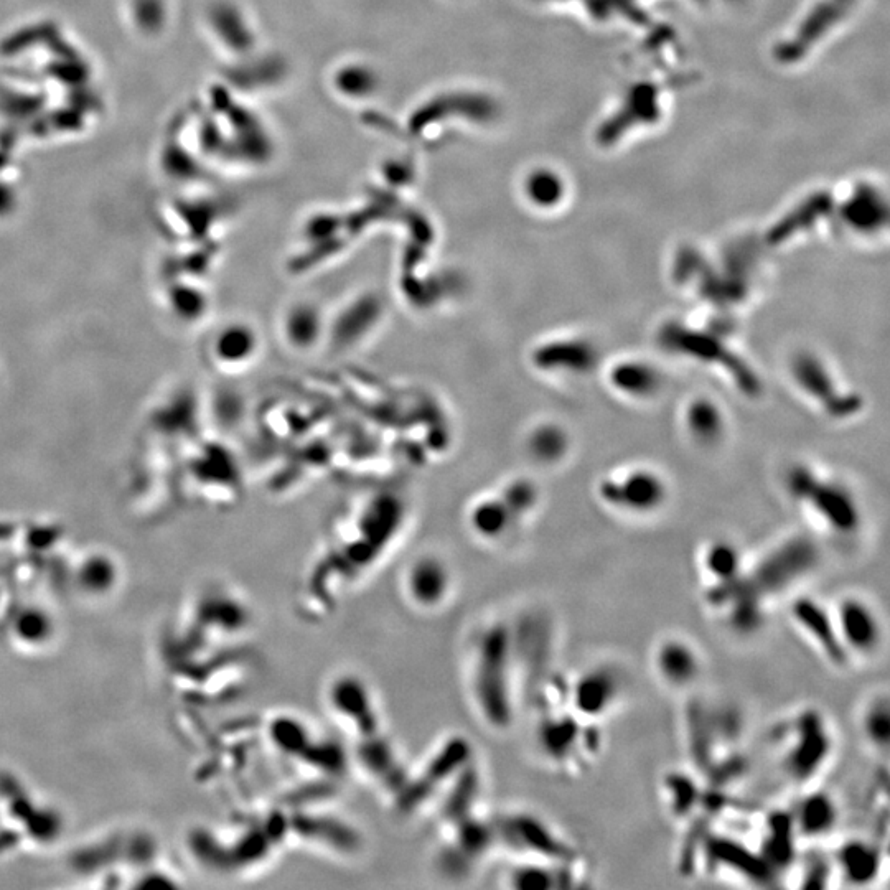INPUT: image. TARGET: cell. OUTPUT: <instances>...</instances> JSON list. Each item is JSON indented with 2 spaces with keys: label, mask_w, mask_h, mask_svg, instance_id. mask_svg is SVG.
Instances as JSON below:
<instances>
[{
  "label": "cell",
  "mask_w": 890,
  "mask_h": 890,
  "mask_svg": "<svg viewBox=\"0 0 890 890\" xmlns=\"http://www.w3.org/2000/svg\"><path fill=\"white\" fill-rule=\"evenodd\" d=\"M513 655L515 637L503 620L478 625L470 637L467 689L480 721L493 731H505L515 721Z\"/></svg>",
  "instance_id": "1"
},
{
  "label": "cell",
  "mask_w": 890,
  "mask_h": 890,
  "mask_svg": "<svg viewBox=\"0 0 890 890\" xmlns=\"http://www.w3.org/2000/svg\"><path fill=\"white\" fill-rule=\"evenodd\" d=\"M818 559V549L811 541L790 539L767 554L752 571L745 572V581L767 602L792 591L795 584L810 576Z\"/></svg>",
  "instance_id": "2"
},
{
  "label": "cell",
  "mask_w": 890,
  "mask_h": 890,
  "mask_svg": "<svg viewBox=\"0 0 890 890\" xmlns=\"http://www.w3.org/2000/svg\"><path fill=\"white\" fill-rule=\"evenodd\" d=\"M325 703L356 741L383 732L380 704L370 684L355 673H340L325 689Z\"/></svg>",
  "instance_id": "3"
},
{
  "label": "cell",
  "mask_w": 890,
  "mask_h": 890,
  "mask_svg": "<svg viewBox=\"0 0 890 890\" xmlns=\"http://www.w3.org/2000/svg\"><path fill=\"white\" fill-rule=\"evenodd\" d=\"M497 843L505 844L525 859L574 862L576 851L538 816L511 813L495 821Z\"/></svg>",
  "instance_id": "4"
},
{
  "label": "cell",
  "mask_w": 890,
  "mask_h": 890,
  "mask_svg": "<svg viewBox=\"0 0 890 890\" xmlns=\"http://www.w3.org/2000/svg\"><path fill=\"white\" fill-rule=\"evenodd\" d=\"M785 770L797 782H808L825 767L833 750V737L825 717L808 709L793 719L788 727Z\"/></svg>",
  "instance_id": "5"
},
{
  "label": "cell",
  "mask_w": 890,
  "mask_h": 890,
  "mask_svg": "<svg viewBox=\"0 0 890 890\" xmlns=\"http://www.w3.org/2000/svg\"><path fill=\"white\" fill-rule=\"evenodd\" d=\"M790 490L795 497L810 502L816 513L834 531L848 534L858 530L861 523L858 506L844 488L833 483H821L815 475L805 469H798L790 477Z\"/></svg>",
  "instance_id": "6"
},
{
  "label": "cell",
  "mask_w": 890,
  "mask_h": 890,
  "mask_svg": "<svg viewBox=\"0 0 890 890\" xmlns=\"http://www.w3.org/2000/svg\"><path fill=\"white\" fill-rule=\"evenodd\" d=\"M454 586L449 566L432 554L414 559L404 572V599L424 614L444 609L454 595Z\"/></svg>",
  "instance_id": "7"
},
{
  "label": "cell",
  "mask_w": 890,
  "mask_h": 890,
  "mask_svg": "<svg viewBox=\"0 0 890 890\" xmlns=\"http://www.w3.org/2000/svg\"><path fill=\"white\" fill-rule=\"evenodd\" d=\"M790 617L830 665L836 668L848 665L851 655L839 637L833 610L826 609L815 597L800 595L790 604Z\"/></svg>",
  "instance_id": "8"
},
{
  "label": "cell",
  "mask_w": 890,
  "mask_h": 890,
  "mask_svg": "<svg viewBox=\"0 0 890 890\" xmlns=\"http://www.w3.org/2000/svg\"><path fill=\"white\" fill-rule=\"evenodd\" d=\"M620 694L622 680L617 671L610 666H595L572 681L567 701L579 719L594 724L615 708Z\"/></svg>",
  "instance_id": "9"
},
{
  "label": "cell",
  "mask_w": 890,
  "mask_h": 890,
  "mask_svg": "<svg viewBox=\"0 0 890 890\" xmlns=\"http://www.w3.org/2000/svg\"><path fill=\"white\" fill-rule=\"evenodd\" d=\"M661 338L665 340V345L678 352L688 353L701 360L719 361V365L734 373L737 385L744 393L750 396L759 393L760 383L755 378L754 371L750 370L741 358L729 352V348L724 347L721 340L703 333L691 332L681 325L665 327Z\"/></svg>",
  "instance_id": "10"
},
{
  "label": "cell",
  "mask_w": 890,
  "mask_h": 890,
  "mask_svg": "<svg viewBox=\"0 0 890 890\" xmlns=\"http://www.w3.org/2000/svg\"><path fill=\"white\" fill-rule=\"evenodd\" d=\"M592 722L582 721L574 712H551L541 719L538 727L539 747L549 760L564 764L571 762L574 755L579 752L592 754V745H599V739H594V734H587V727Z\"/></svg>",
  "instance_id": "11"
},
{
  "label": "cell",
  "mask_w": 890,
  "mask_h": 890,
  "mask_svg": "<svg viewBox=\"0 0 890 890\" xmlns=\"http://www.w3.org/2000/svg\"><path fill=\"white\" fill-rule=\"evenodd\" d=\"M833 614L839 637L849 655L864 656L876 652L882 640L881 622L866 600L846 597Z\"/></svg>",
  "instance_id": "12"
},
{
  "label": "cell",
  "mask_w": 890,
  "mask_h": 890,
  "mask_svg": "<svg viewBox=\"0 0 890 890\" xmlns=\"http://www.w3.org/2000/svg\"><path fill=\"white\" fill-rule=\"evenodd\" d=\"M706 838L708 839L704 841V849L712 862H716L717 867L721 866L727 871L736 872L742 879L755 882L759 886L772 884L777 876V872L773 871V867L765 861L760 851L755 853L731 836L711 834Z\"/></svg>",
  "instance_id": "13"
},
{
  "label": "cell",
  "mask_w": 890,
  "mask_h": 890,
  "mask_svg": "<svg viewBox=\"0 0 890 890\" xmlns=\"http://www.w3.org/2000/svg\"><path fill=\"white\" fill-rule=\"evenodd\" d=\"M656 675L673 689H688L693 686L703 671V661L698 650L684 638H666L656 647Z\"/></svg>",
  "instance_id": "14"
},
{
  "label": "cell",
  "mask_w": 890,
  "mask_h": 890,
  "mask_svg": "<svg viewBox=\"0 0 890 890\" xmlns=\"http://www.w3.org/2000/svg\"><path fill=\"white\" fill-rule=\"evenodd\" d=\"M793 373L800 383L801 388L808 391L813 398L818 399L821 403L826 404L828 413L834 416H844V414H853L858 411L859 399L854 398L851 394L848 396H839L834 388L831 375L826 370L825 365L818 358L811 355H803L795 361Z\"/></svg>",
  "instance_id": "15"
},
{
  "label": "cell",
  "mask_w": 890,
  "mask_h": 890,
  "mask_svg": "<svg viewBox=\"0 0 890 890\" xmlns=\"http://www.w3.org/2000/svg\"><path fill=\"white\" fill-rule=\"evenodd\" d=\"M602 497L614 506H622L625 510L647 513L655 510L665 498V487L660 478L648 472H637L628 475L622 482H610L602 485Z\"/></svg>",
  "instance_id": "16"
},
{
  "label": "cell",
  "mask_w": 890,
  "mask_h": 890,
  "mask_svg": "<svg viewBox=\"0 0 890 890\" xmlns=\"http://www.w3.org/2000/svg\"><path fill=\"white\" fill-rule=\"evenodd\" d=\"M792 818L797 836L805 839L825 838L838 826V801L828 792H810L801 798Z\"/></svg>",
  "instance_id": "17"
},
{
  "label": "cell",
  "mask_w": 890,
  "mask_h": 890,
  "mask_svg": "<svg viewBox=\"0 0 890 890\" xmlns=\"http://www.w3.org/2000/svg\"><path fill=\"white\" fill-rule=\"evenodd\" d=\"M574 862L525 861L516 864L506 877V884L518 890L566 889L576 886Z\"/></svg>",
  "instance_id": "18"
},
{
  "label": "cell",
  "mask_w": 890,
  "mask_h": 890,
  "mask_svg": "<svg viewBox=\"0 0 890 890\" xmlns=\"http://www.w3.org/2000/svg\"><path fill=\"white\" fill-rule=\"evenodd\" d=\"M881 866V851L864 839L844 843L834 859V867L841 879L854 887H866L876 881Z\"/></svg>",
  "instance_id": "19"
},
{
  "label": "cell",
  "mask_w": 890,
  "mask_h": 890,
  "mask_svg": "<svg viewBox=\"0 0 890 890\" xmlns=\"http://www.w3.org/2000/svg\"><path fill=\"white\" fill-rule=\"evenodd\" d=\"M312 732L314 731L307 722L302 721L299 717L287 716V714L274 717L269 724L272 747L279 750L282 755L294 760L307 762L314 752L317 742H315Z\"/></svg>",
  "instance_id": "20"
},
{
  "label": "cell",
  "mask_w": 890,
  "mask_h": 890,
  "mask_svg": "<svg viewBox=\"0 0 890 890\" xmlns=\"http://www.w3.org/2000/svg\"><path fill=\"white\" fill-rule=\"evenodd\" d=\"M797 836L793 825L792 813L773 815L767 823V836L760 854L777 872L780 867L788 866L793 856V839Z\"/></svg>",
  "instance_id": "21"
},
{
  "label": "cell",
  "mask_w": 890,
  "mask_h": 890,
  "mask_svg": "<svg viewBox=\"0 0 890 890\" xmlns=\"http://www.w3.org/2000/svg\"><path fill=\"white\" fill-rule=\"evenodd\" d=\"M666 805L676 818L691 815L703 798V792L693 775L684 772H671L663 780Z\"/></svg>",
  "instance_id": "22"
},
{
  "label": "cell",
  "mask_w": 890,
  "mask_h": 890,
  "mask_svg": "<svg viewBox=\"0 0 890 890\" xmlns=\"http://www.w3.org/2000/svg\"><path fill=\"white\" fill-rule=\"evenodd\" d=\"M704 571L712 579V584H727L744 576L739 549L732 544L717 541L711 544L704 554Z\"/></svg>",
  "instance_id": "23"
},
{
  "label": "cell",
  "mask_w": 890,
  "mask_h": 890,
  "mask_svg": "<svg viewBox=\"0 0 890 890\" xmlns=\"http://www.w3.org/2000/svg\"><path fill=\"white\" fill-rule=\"evenodd\" d=\"M612 381L625 393L650 396L660 386V375L645 363H623L612 371Z\"/></svg>",
  "instance_id": "24"
},
{
  "label": "cell",
  "mask_w": 890,
  "mask_h": 890,
  "mask_svg": "<svg viewBox=\"0 0 890 890\" xmlns=\"http://www.w3.org/2000/svg\"><path fill=\"white\" fill-rule=\"evenodd\" d=\"M515 511L502 503H483L472 515V526L480 538L500 539L510 531Z\"/></svg>",
  "instance_id": "25"
},
{
  "label": "cell",
  "mask_w": 890,
  "mask_h": 890,
  "mask_svg": "<svg viewBox=\"0 0 890 890\" xmlns=\"http://www.w3.org/2000/svg\"><path fill=\"white\" fill-rule=\"evenodd\" d=\"M862 726L867 742L874 749L887 752L890 742V706L886 696H877L867 704Z\"/></svg>",
  "instance_id": "26"
},
{
  "label": "cell",
  "mask_w": 890,
  "mask_h": 890,
  "mask_svg": "<svg viewBox=\"0 0 890 890\" xmlns=\"http://www.w3.org/2000/svg\"><path fill=\"white\" fill-rule=\"evenodd\" d=\"M549 366H563L567 370H589L595 363L594 348L584 342H561L544 353Z\"/></svg>",
  "instance_id": "27"
},
{
  "label": "cell",
  "mask_w": 890,
  "mask_h": 890,
  "mask_svg": "<svg viewBox=\"0 0 890 890\" xmlns=\"http://www.w3.org/2000/svg\"><path fill=\"white\" fill-rule=\"evenodd\" d=\"M253 342V335L246 328L231 325V327L225 328L220 335H216L215 342H213V353H215L216 360H220L221 363H228V361L238 363L243 358L244 360L248 358L249 353L253 350Z\"/></svg>",
  "instance_id": "28"
},
{
  "label": "cell",
  "mask_w": 890,
  "mask_h": 890,
  "mask_svg": "<svg viewBox=\"0 0 890 890\" xmlns=\"http://www.w3.org/2000/svg\"><path fill=\"white\" fill-rule=\"evenodd\" d=\"M688 424L701 441H714L722 431L721 411L711 401H696L689 408Z\"/></svg>",
  "instance_id": "29"
},
{
  "label": "cell",
  "mask_w": 890,
  "mask_h": 890,
  "mask_svg": "<svg viewBox=\"0 0 890 890\" xmlns=\"http://www.w3.org/2000/svg\"><path fill=\"white\" fill-rule=\"evenodd\" d=\"M564 447H566V439H564L563 432H559L558 429H544L539 432L536 442H534L536 454L544 459L559 457V454H563Z\"/></svg>",
  "instance_id": "30"
}]
</instances>
